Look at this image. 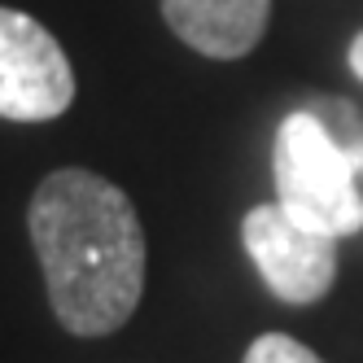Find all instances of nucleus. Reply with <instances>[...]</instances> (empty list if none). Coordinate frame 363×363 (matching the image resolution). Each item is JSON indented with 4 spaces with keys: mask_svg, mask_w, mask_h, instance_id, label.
I'll use <instances>...</instances> for the list:
<instances>
[{
    "mask_svg": "<svg viewBox=\"0 0 363 363\" xmlns=\"http://www.w3.org/2000/svg\"><path fill=\"white\" fill-rule=\"evenodd\" d=\"M162 18L193 53L237 62L263 40L272 0H162Z\"/></svg>",
    "mask_w": 363,
    "mask_h": 363,
    "instance_id": "5",
    "label": "nucleus"
},
{
    "mask_svg": "<svg viewBox=\"0 0 363 363\" xmlns=\"http://www.w3.org/2000/svg\"><path fill=\"white\" fill-rule=\"evenodd\" d=\"M241 363H324V359L311 346H302L298 337H289V333H263V337L250 342Z\"/></svg>",
    "mask_w": 363,
    "mask_h": 363,
    "instance_id": "7",
    "label": "nucleus"
},
{
    "mask_svg": "<svg viewBox=\"0 0 363 363\" xmlns=\"http://www.w3.org/2000/svg\"><path fill=\"white\" fill-rule=\"evenodd\" d=\"M272 175L276 201L302 228L337 241L363 228V184L342 145L311 110H294L280 123L272 145Z\"/></svg>",
    "mask_w": 363,
    "mask_h": 363,
    "instance_id": "2",
    "label": "nucleus"
},
{
    "mask_svg": "<svg viewBox=\"0 0 363 363\" xmlns=\"http://www.w3.org/2000/svg\"><path fill=\"white\" fill-rule=\"evenodd\" d=\"M74 101V70L57 35L22 9L0 5V118L48 123Z\"/></svg>",
    "mask_w": 363,
    "mask_h": 363,
    "instance_id": "3",
    "label": "nucleus"
},
{
    "mask_svg": "<svg viewBox=\"0 0 363 363\" xmlns=\"http://www.w3.org/2000/svg\"><path fill=\"white\" fill-rule=\"evenodd\" d=\"M350 70H354V79H363V31L350 44Z\"/></svg>",
    "mask_w": 363,
    "mask_h": 363,
    "instance_id": "8",
    "label": "nucleus"
},
{
    "mask_svg": "<svg viewBox=\"0 0 363 363\" xmlns=\"http://www.w3.org/2000/svg\"><path fill=\"white\" fill-rule=\"evenodd\" d=\"M27 232L66 333L110 337L136 315L149 245L132 197L114 179L88 167L44 175L27 206Z\"/></svg>",
    "mask_w": 363,
    "mask_h": 363,
    "instance_id": "1",
    "label": "nucleus"
},
{
    "mask_svg": "<svg viewBox=\"0 0 363 363\" xmlns=\"http://www.w3.org/2000/svg\"><path fill=\"white\" fill-rule=\"evenodd\" d=\"M241 245L263 284L289 306L320 302L337 280V237L302 228L280 201L254 206L241 219Z\"/></svg>",
    "mask_w": 363,
    "mask_h": 363,
    "instance_id": "4",
    "label": "nucleus"
},
{
    "mask_svg": "<svg viewBox=\"0 0 363 363\" xmlns=\"http://www.w3.org/2000/svg\"><path fill=\"white\" fill-rule=\"evenodd\" d=\"M306 110L328 127V136L342 145V153L350 158L359 184H363V110H354L350 101H342V96H320V101H311Z\"/></svg>",
    "mask_w": 363,
    "mask_h": 363,
    "instance_id": "6",
    "label": "nucleus"
}]
</instances>
